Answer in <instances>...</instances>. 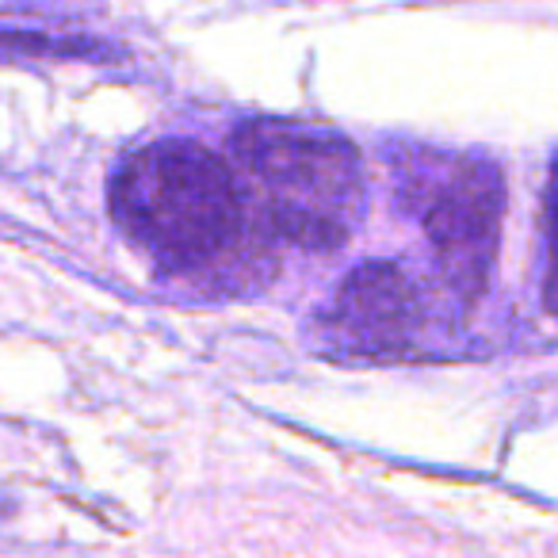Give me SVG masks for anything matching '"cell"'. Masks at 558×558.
Listing matches in <instances>:
<instances>
[{
	"mask_svg": "<svg viewBox=\"0 0 558 558\" xmlns=\"http://www.w3.org/2000/svg\"><path fill=\"white\" fill-rule=\"evenodd\" d=\"M116 226L165 271L210 276L245 241V199L233 169L199 142L161 138L111 177Z\"/></svg>",
	"mask_w": 558,
	"mask_h": 558,
	"instance_id": "cell-1",
	"label": "cell"
},
{
	"mask_svg": "<svg viewBox=\"0 0 558 558\" xmlns=\"http://www.w3.org/2000/svg\"><path fill=\"white\" fill-rule=\"evenodd\" d=\"M230 154L288 241L329 253L356 233L367 203L364 161L333 126L253 119L230 134Z\"/></svg>",
	"mask_w": 558,
	"mask_h": 558,
	"instance_id": "cell-2",
	"label": "cell"
},
{
	"mask_svg": "<svg viewBox=\"0 0 558 558\" xmlns=\"http://www.w3.org/2000/svg\"><path fill=\"white\" fill-rule=\"evenodd\" d=\"M405 203L421 215L440 271L471 303L486 291L505 218V177L486 157L402 154Z\"/></svg>",
	"mask_w": 558,
	"mask_h": 558,
	"instance_id": "cell-3",
	"label": "cell"
},
{
	"mask_svg": "<svg viewBox=\"0 0 558 558\" xmlns=\"http://www.w3.org/2000/svg\"><path fill=\"white\" fill-rule=\"evenodd\" d=\"M425 322V295L410 271L372 260L349 271L329 303V329L356 352H398Z\"/></svg>",
	"mask_w": 558,
	"mask_h": 558,
	"instance_id": "cell-4",
	"label": "cell"
},
{
	"mask_svg": "<svg viewBox=\"0 0 558 558\" xmlns=\"http://www.w3.org/2000/svg\"><path fill=\"white\" fill-rule=\"evenodd\" d=\"M543 226H547V276H543V306L558 318V161L550 165L547 195H543Z\"/></svg>",
	"mask_w": 558,
	"mask_h": 558,
	"instance_id": "cell-5",
	"label": "cell"
}]
</instances>
